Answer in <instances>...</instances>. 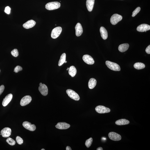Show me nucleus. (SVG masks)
<instances>
[{
    "instance_id": "f257e3e1",
    "label": "nucleus",
    "mask_w": 150,
    "mask_h": 150,
    "mask_svg": "<svg viewBox=\"0 0 150 150\" xmlns=\"http://www.w3.org/2000/svg\"><path fill=\"white\" fill-rule=\"evenodd\" d=\"M60 3L58 2H52L47 3L45 5V8L48 10H52L60 8Z\"/></svg>"
},
{
    "instance_id": "f03ea898",
    "label": "nucleus",
    "mask_w": 150,
    "mask_h": 150,
    "mask_svg": "<svg viewBox=\"0 0 150 150\" xmlns=\"http://www.w3.org/2000/svg\"><path fill=\"white\" fill-rule=\"evenodd\" d=\"M106 64L107 66L112 70L115 71H119L121 70L119 66L115 62L107 61L106 62Z\"/></svg>"
},
{
    "instance_id": "7ed1b4c3",
    "label": "nucleus",
    "mask_w": 150,
    "mask_h": 150,
    "mask_svg": "<svg viewBox=\"0 0 150 150\" xmlns=\"http://www.w3.org/2000/svg\"><path fill=\"white\" fill-rule=\"evenodd\" d=\"M66 92L68 95L71 99L76 101H78L80 99V97L78 94L74 91L71 89H68Z\"/></svg>"
},
{
    "instance_id": "20e7f679",
    "label": "nucleus",
    "mask_w": 150,
    "mask_h": 150,
    "mask_svg": "<svg viewBox=\"0 0 150 150\" xmlns=\"http://www.w3.org/2000/svg\"><path fill=\"white\" fill-rule=\"evenodd\" d=\"M62 31V28L61 27H57L55 28L52 31L51 36L53 39H56L59 36Z\"/></svg>"
},
{
    "instance_id": "39448f33",
    "label": "nucleus",
    "mask_w": 150,
    "mask_h": 150,
    "mask_svg": "<svg viewBox=\"0 0 150 150\" xmlns=\"http://www.w3.org/2000/svg\"><path fill=\"white\" fill-rule=\"evenodd\" d=\"M122 16L120 15L117 14H114L111 18L110 22L112 25H115L122 20Z\"/></svg>"
},
{
    "instance_id": "423d86ee",
    "label": "nucleus",
    "mask_w": 150,
    "mask_h": 150,
    "mask_svg": "<svg viewBox=\"0 0 150 150\" xmlns=\"http://www.w3.org/2000/svg\"><path fill=\"white\" fill-rule=\"evenodd\" d=\"M95 110L98 113L100 114L108 113L110 112V108L102 105H99L96 106Z\"/></svg>"
},
{
    "instance_id": "0eeeda50",
    "label": "nucleus",
    "mask_w": 150,
    "mask_h": 150,
    "mask_svg": "<svg viewBox=\"0 0 150 150\" xmlns=\"http://www.w3.org/2000/svg\"><path fill=\"white\" fill-rule=\"evenodd\" d=\"M108 136L111 140L113 141H119L121 139V135L115 132H110L109 133Z\"/></svg>"
},
{
    "instance_id": "6e6552de",
    "label": "nucleus",
    "mask_w": 150,
    "mask_h": 150,
    "mask_svg": "<svg viewBox=\"0 0 150 150\" xmlns=\"http://www.w3.org/2000/svg\"><path fill=\"white\" fill-rule=\"evenodd\" d=\"M32 100V98L29 95H26L23 97L21 100L20 104L21 106H24L29 104Z\"/></svg>"
},
{
    "instance_id": "1a4fd4ad",
    "label": "nucleus",
    "mask_w": 150,
    "mask_h": 150,
    "mask_svg": "<svg viewBox=\"0 0 150 150\" xmlns=\"http://www.w3.org/2000/svg\"><path fill=\"white\" fill-rule=\"evenodd\" d=\"M23 126L26 129L31 131H34L36 129V126L34 124H31V123L27 121H25L23 124Z\"/></svg>"
},
{
    "instance_id": "9d476101",
    "label": "nucleus",
    "mask_w": 150,
    "mask_h": 150,
    "mask_svg": "<svg viewBox=\"0 0 150 150\" xmlns=\"http://www.w3.org/2000/svg\"><path fill=\"white\" fill-rule=\"evenodd\" d=\"M83 59L85 63L88 65H93L94 64V61L91 56L88 55H85L83 57Z\"/></svg>"
},
{
    "instance_id": "9b49d317",
    "label": "nucleus",
    "mask_w": 150,
    "mask_h": 150,
    "mask_svg": "<svg viewBox=\"0 0 150 150\" xmlns=\"http://www.w3.org/2000/svg\"><path fill=\"white\" fill-rule=\"evenodd\" d=\"M12 130L9 128H5L1 130L0 135L4 138H7L11 135Z\"/></svg>"
},
{
    "instance_id": "f8f14e48",
    "label": "nucleus",
    "mask_w": 150,
    "mask_h": 150,
    "mask_svg": "<svg viewBox=\"0 0 150 150\" xmlns=\"http://www.w3.org/2000/svg\"><path fill=\"white\" fill-rule=\"evenodd\" d=\"M38 88L39 91L43 95L46 96L47 95L48 93V89L46 86L44 84L39 85Z\"/></svg>"
},
{
    "instance_id": "ddd939ff",
    "label": "nucleus",
    "mask_w": 150,
    "mask_h": 150,
    "mask_svg": "<svg viewBox=\"0 0 150 150\" xmlns=\"http://www.w3.org/2000/svg\"><path fill=\"white\" fill-rule=\"evenodd\" d=\"M150 29V26L146 24H143L139 25L137 28V31L140 32H146Z\"/></svg>"
},
{
    "instance_id": "4468645a",
    "label": "nucleus",
    "mask_w": 150,
    "mask_h": 150,
    "mask_svg": "<svg viewBox=\"0 0 150 150\" xmlns=\"http://www.w3.org/2000/svg\"><path fill=\"white\" fill-rule=\"evenodd\" d=\"M70 125L67 124L65 122H59L55 126L56 127L57 129L60 130L67 129L70 127Z\"/></svg>"
},
{
    "instance_id": "2eb2a0df",
    "label": "nucleus",
    "mask_w": 150,
    "mask_h": 150,
    "mask_svg": "<svg viewBox=\"0 0 150 150\" xmlns=\"http://www.w3.org/2000/svg\"><path fill=\"white\" fill-rule=\"evenodd\" d=\"M75 28L76 30V36L78 37L80 36L83 32V28L81 24L80 23H78Z\"/></svg>"
},
{
    "instance_id": "dca6fc26",
    "label": "nucleus",
    "mask_w": 150,
    "mask_h": 150,
    "mask_svg": "<svg viewBox=\"0 0 150 150\" xmlns=\"http://www.w3.org/2000/svg\"><path fill=\"white\" fill-rule=\"evenodd\" d=\"M36 24L35 21L33 20L28 21L23 24V26L24 28L26 29L32 28Z\"/></svg>"
},
{
    "instance_id": "f3484780",
    "label": "nucleus",
    "mask_w": 150,
    "mask_h": 150,
    "mask_svg": "<svg viewBox=\"0 0 150 150\" xmlns=\"http://www.w3.org/2000/svg\"><path fill=\"white\" fill-rule=\"evenodd\" d=\"M12 94H8L4 99L2 102V105L3 106H6L7 105L12 99Z\"/></svg>"
},
{
    "instance_id": "a211bd4d",
    "label": "nucleus",
    "mask_w": 150,
    "mask_h": 150,
    "mask_svg": "<svg viewBox=\"0 0 150 150\" xmlns=\"http://www.w3.org/2000/svg\"><path fill=\"white\" fill-rule=\"evenodd\" d=\"M100 32L102 38L104 40H106L108 37L107 31L106 29L103 27L101 26L100 28Z\"/></svg>"
},
{
    "instance_id": "6ab92c4d",
    "label": "nucleus",
    "mask_w": 150,
    "mask_h": 150,
    "mask_svg": "<svg viewBox=\"0 0 150 150\" xmlns=\"http://www.w3.org/2000/svg\"><path fill=\"white\" fill-rule=\"evenodd\" d=\"M94 3V0H87L86 5L88 10L91 12L93 8Z\"/></svg>"
},
{
    "instance_id": "aec40b11",
    "label": "nucleus",
    "mask_w": 150,
    "mask_h": 150,
    "mask_svg": "<svg viewBox=\"0 0 150 150\" xmlns=\"http://www.w3.org/2000/svg\"><path fill=\"white\" fill-rule=\"evenodd\" d=\"M129 46V44H121L119 46L118 48L119 50L121 52H125L127 50Z\"/></svg>"
},
{
    "instance_id": "412c9836",
    "label": "nucleus",
    "mask_w": 150,
    "mask_h": 150,
    "mask_svg": "<svg viewBox=\"0 0 150 150\" xmlns=\"http://www.w3.org/2000/svg\"><path fill=\"white\" fill-rule=\"evenodd\" d=\"M115 123L116 125H123L129 124L130 121L126 119H121L117 120Z\"/></svg>"
},
{
    "instance_id": "4be33fe9",
    "label": "nucleus",
    "mask_w": 150,
    "mask_h": 150,
    "mask_svg": "<svg viewBox=\"0 0 150 150\" xmlns=\"http://www.w3.org/2000/svg\"><path fill=\"white\" fill-rule=\"evenodd\" d=\"M96 79L94 78H91L89 80L88 83L89 88L90 89H93L95 87L96 84Z\"/></svg>"
},
{
    "instance_id": "5701e85b",
    "label": "nucleus",
    "mask_w": 150,
    "mask_h": 150,
    "mask_svg": "<svg viewBox=\"0 0 150 150\" xmlns=\"http://www.w3.org/2000/svg\"><path fill=\"white\" fill-rule=\"evenodd\" d=\"M77 73L76 69L74 66H71L69 69V74L72 77H74Z\"/></svg>"
},
{
    "instance_id": "b1692460",
    "label": "nucleus",
    "mask_w": 150,
    "mask_h": 150,
    "mask_svg": "<svg viewBox=\"0 0 150 150\" xmlns=\"http://www.w3.org/2000/svg\"><path fill=\"white\" fill-rule=\"evenodd\" d=\"M66 54L65 53L62 54L60 56V58L58 62V65L59 66H60L65 63L66 61Z\"/></svg>"
},
{
    "instance_id": "393cba45",
    "label": "nucleus",
    "mask_w": 150,
    "mask_h": 150,
    "mask_svg": "<svg viewBox=\"0 0 150 150\" xmlns=\"http://www.w3.org/2000/svg\"><path fill=\"white\" fill-rule=\"evenodd\" d=\"M134 67L137 69H143L145 67V65L144 63L140 62H138L134 64Z\"/></svg>"
},
{
    "instance_id": "a878e982",
    "label": "nucleus",
    "mask_w": 150,
    "mask_h": 150,
    "mask_svg": "<svg viewBox=\"0 0 150 150\" xmlns=\"http://www.w3.org/2000/svg\"><path fill=\"white\" fill-rule=\"evenodd\" d=\"M93 139L92 138H90L88 139L86 141L85 145L87 148L90 147L91 145L93 142Z\"/></svg>"
},
{
    "instance_id": "bb28decb",
    "label": "nucleus",
    "mask_w": 150,
    "mask_h": 150,
    "mask_svg": "<svg viewBox=\"0 0 150 150\" xmlns=\"http://www.w3.org/2000/svg\"><path fill=\"white\" fill-rule=\"evenodd\" d=\"M6 142L10 145L12 146L15 145L16 144L15 141L10 138H9L7 139Z\"/></svg>"
},
{
    "instance_id": "cd10ccee",
    "label": "nucleus",
    "mask_w": 150,
    "mask_h": 150,
    "mask_svg": "<svg viewBox=\"0 0 150 150\" xmlns=\"http://www.w3.org/2000/svg\"><path fill=\"white\" fill-rule=\"evenodd\" d=\"M11 54L13 56L17 57L19 55L18 51L16 49H14L11 52Z\"/></svg>"
},
{
    "instance_id": "c85d7f7f",
    "label": "nucleus",
    "mask_w": 150,
    "mask_h": 150,
    "mask_svg": "<svg viewBox=\"0 0 150 150\" xmlns=\"http://www.w3.org/2000/svg\"><path fill=\"white\" fill-rule=\"evenodd\" d=\"M140 10L141 8L140 7H138L133 12L132 15V17H133L135 16L140 12Z\"/></svg>"
},
{
    "instance_id": "c756f323",
    "label": "nucleus",
    "mask_w": 150,
    "mask_h": 150,
    "mask_svg": "<svg viewBox=\"0 0 150 150\" xmlns=\"http://www.w3.org/2000/svg\"><path fill=\"white\" fill-rule=\"evenodd\" d=\"M16 141L17 143L19 144H23L24 141L23 139L20 137L17 136L16 138Z\"/></svg>"
},
{
    "instance_id": "7c9ffc66",
    "label": "nucleus",
    "mask_w": 150,
    "mask_h": 150,
    "mask_svg": "<svg viewBox=\"0 0 150 150\" xmlns=\"http://www.w3.org/2000/svg\"><path fill=\"white\" fill-rule=\"evenodd\" d=\"M22 70V67L19 66H17L14 69V71L16 73L18 72L19 71H21Z\"/></svg>"
},
{
    "instance_id": "2f4dec72",
    "label": "nucleus",
    "mask_w": 150,
    "mask_h": 150,
    "mask_svg": "<svg viewBox=\"0 0 150 150\" xmlns=\"http://www.w3.org/2000/svg\"><path fill=\"white\" fill-rule=\"evenodd\" d=\"M11 8L10 7L7 6L5 7L4 12L5 13L8 14H9L10 13Z\"/></svg>"
},
{
    "instance_id": "473e14b6",
    "label": "nucleus",
    "mask_w": 150,
    "mask_h": 150,
    "mask_svg": "<svg viewBox=\"0 0 150 150\" xmlns=\"http://www.w3.org/2000/svg\"><path fill=\"white\" fill-rule=\"evenodd\" d=\"M5 89V87L4 85H2L0 86V96L3 93Z\"/></svg>"
},
{
    "instance_id": "72a5a7b5",
    "label": "nucleus",
    "mask_w": 150,
    "mask_h": 150,
    "mask_svg": "<svg viewBox=\"0 0 150 150\" xmlns=\"http://www.w3.org/2000/svg\"><path fill=\"white\" fill-rule=\"evenodd\" d=\"M146 52L148 54H150V45H149L146 48L145 50Z\"/></svg>"
},
{
    "instance_id": "f704fd0d",
    "label": "nucleus",
    "mask_w": 150,
    "mask_h": 150,
    "mask_svg": "<svg viewBox=\"0 0 150 150\" xmlns=\"http://www.w3.org/2000/svg\"><path fill=\"white\" fill-rule=\"evenodd\" d=\"M66 150H71L72 149H71V148L69 146H67L66 148Z\"/></svg>"
},
{
    "instance_id": "c9c22d12",
    "label": "nucleus",
    "mask_w": 150,
    "mask_h": 150,
    "mask_svg": "<svg viewBox=\"0 0 150 150\" xmlns=\"http://www.w3.org/2000/svg\"><path fill=\"white\" fill-rule=\"evenodd\" d=\"M103 148L101 147L98 148L96 150H103Z\"/></svg>"
},
{
    "instance_id": "e433bc0d",
    "label": "nucleus",
    "mask_w": 150,
    "mask_h": 150,
    "mask_svg": "<svg viewBox=\"0 0 150 150\" xmlns=\"http://www.w3.org/2000/svg\"><path fill=\"white\" fill-rule=\"evenodd\" d=\"M69 69V68H67V70H68Z\"/></svg>"
},
{
    "instance_id": "4c0bfd02",
    "label": "nucleus",
    "mask_w": 150,
    "mask_h": 150,
    "mask_svg": "<svg viewBox=\"0 0 150 150\" xmlns=\"http://www.w3.org/2000/svg\"><path fill=\"white\" fill-rule=\"evenodd\" d=\"M67 61H65V63H67Z\"/></svg>"
},
{
    "instance_id": "58836bf2",
    "label": "nucleus",
    "mask_w": 150,
    "mask_h": 150,
    "mask_svg": "<svg viewBox=\"0 0 150 150\" xmlns=\"http://www.w3.org/2000/svg\"><path fill=\"white\" fill-rule=\"evenodd\" d=\"M41 150H45V149H41Z\"/></svg>"
},
{
    "instance_id": "ea45409f",
    "label": "nucleus",
    "mask_w": 150,
    "mask_h": 150,
    "mask_svg": "<svg viewBox=\"0 0 150 150\" xmlns=\"http://www.w3.org/2000/svg\"></svg>"
}]
</instances>
